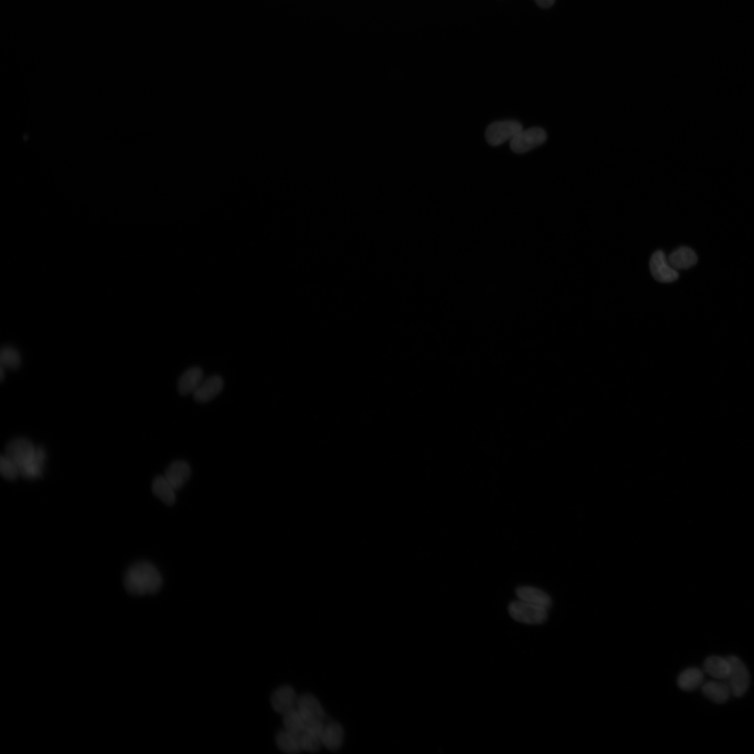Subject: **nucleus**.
<instances>
[{
	"label": "nucleus",
	"instance_id": "1",
	"mask_svg": "<svg viewBox=\"0 0 754 754\" xmlns=\"http://www.w3.org/2000/svg\"><path fill=\"white\" fill-rule=\"evenodd\" d=\"M124 584L132 595L142 596L157 592L163 579L157 568L147 561H140L128 568L125 573Z\"/></svg>",
	"mask_w": 754,
	"mask_h": 754
},
{
	"label": "nucleus",
	"instance_id": "2",
	"mask_svg": "<svg viewBox=\"0 0 754 754\" xmlns=\"http://www.w3.org/2000/svg\"><path fill=\"white\" fill-rule=\"evenodd\" d=\"M548 609L519 599L508 605V612L515 621L527 624H540L547 618Z\"/></svg>",
	"mask_w": 754,
	"mask_h": 754
},
{
	"label": "nucleus",
	"instance_id": "3",
	"mask_svg": "<svg viewBox=\"0 0 754 754\" xmlns=\"http://www.w3.org/2000/svg\"><path fill=\"white\" fill-rule=\"evenodd\" d=\"M36 448L28 439L18 438L11 441L7 445L6 455L17 466L20 474L36 457Z\"/></svg>",
	"mask_w": 754,
	"mask_h": 754
},
{
	"label": "nucleus",
	"instance_id": "4",
	"mask_svg": "<svg viewBox=\"0 0 754 754\" xmlns=\"http://www.w3.org/2000/svg\"><path fill=\"white\" fill-rule=\"evenodd\" d=\"M731 670L727 683L731 691V694L735 697L742 696L748 690L750 683V675L744 663L737 656H730L727 657Z\"/></svg>",
	"mask_w": 754,
	"mask_h": 754
},
{
	"label": "nucleus",
	"instance_id": "5",
	"mask_svg": "<svg viewBox=\"0 0 754 754\" xmlns=\"http://www.w3.org/2000/svg\"><path fill=\"white\" fill-rule=\"evenodd\" d=\"M522 130V126L517 121H495L487 128L485 138L489 145L497 146L508 140H512Z\"/></svg>",
	"mask_w": 754,
	"mask_h": 754
},
{
	"label": "nucleus",
	"instance_id": "6",
	"mask_svg": "<svg viewBox=\"0 0 754 754\" xmlns=\"http://www.w3.org/2000/svg\"><path fill=\"white\" fill-rule=\"evenodd\" d=\"M547 139L545 131L539 127L520 131L510 140L511 149L518 154L526 152L542 144Z\"/></svg>",
	"mask_w": 754,
	"mask_h": 754
},
{
	"label": "nucleus",
	"instance_id": "7",
	"mask_svg": "<svg viewBox=\"0 0 754 754\" xmlns=\"http://www.w3.org/2000/svg\"><path fill=\"white\" fill-rule=\"evenodd\" d=\"M295 707L303 717L306 725L323 722L324 709L313 695L306 693L297 697Z\"/></svg>",
	"mask_w": 754,
	"mask_h": 754
},
{
	"label": "nucleus",
	"instance_id": "8",
	"mask_svg": "<svg viewBox=\"0 0 754 754\" xmlns=\"http://www.w3.org/2000/svg\"><path fill=\"white\" fill-rule=\"evenodd\" d=\"M649 267L651 275L658 281L670 283L679 277L677 269L673 268L663 251H656L651 257Z\"/></svg>",
	"mask_w": 754,
	"mask_h": 754
},
{
	"label": "nucleus",
	"instance_id": "9",
	"mask_svg": "<svg viewBox=\"0 0 754 754\" xmlns=\"http://www.w3.org/2000/svg\"><path fill=\"white\" fill-rule=\"evenodd\" d=\"M223 387L222 378L219 375H213L203 380L192 394L197 402L205 403L216 397Z\"/></svg>",
	"mask_w": 754,
	"mask_h": 754
},
{
	"label": "nucleus",
	"instance_id": "10",
	"mask_svg": "<svg viewBox=\"0 0 754 754\" xmlns=\"http://www.w3.org/2000/svg\"><path fill=\"white\" fill-rule=\"evenodd\" d=\"M297 699L294 689L289 686H283L273 693L271 704L274 710L282 715L296 707Z\"/></svg>",
	"mask_w": 754,
	"mask_h": 754
},
{
	"label": "nucleus",
	"instance_id": "11",
	"mask_svg": "<svg viewBox=\"0 0 754 754\" xmlns=\"http://www.w3.org/2000/svg\"><path fill=\"white\" fill-rule=\"evenodd\" d=\"M324 726L323 722L306 725L305 730L301 734L302 751L315 753L321 748L323 746L322 734Z\"/></svg>",
	"mask_w": 754,
	"mask_h": 754
},
{
	"label": "nucleus",
	"instance_id": "12",
	"mask_svg": "<svg viewBox=\"0 0 754 754\" xmlns=\"http://www.w3.org/2000/svg\"><path fill=\"white\" fill-rule=\"evenodd\" d=\"M191 475L188 464L183 460H177L171 463L165 472V478L175 489L181 488L188 480Z\"/></svg>",
	"mask_w": 754,
	"mask_h": 754
},
{
	"label": "nucleus",
	"instance_id": "13",
	"mask_svg": "<svg viewBox=\"0 0 754 754\" xmlns=\"http://www.w3.org/2000/svg\"><path fill=\"white\" fill-rule=\"evenodd\" d=\"M703 670L714 679L725 680L730 674L731 665L727 658L711 656L705 659Z\"/></svg>",
	"mask_w": 754,
	"mask_h": 754
},
{
	"label": "nucleus",
	"instance_id": "14",
	"mask_svg": "<svg viewBox=\"0 0 754 754\" xmlns=\"http://www.w3.org/2000/svg\"><path fill=\"white\" fill-rule=\"evenodd\" d=\"M202 380V369L198 367H191L179 377L177 383L178 391L182 395L193 394Z\"/></svg>",
	"mask_w": 754,
	"mask_h": 754
},
{
	"label": "nucleus",
	"instance_id": "15",
	"mask_svg": "<svg viewBox=\"0 0 754 754\" xmlns=\"http://www.w3.org/2000/svg\"><path fill=\"white\" fill-rule=\"evenodd\" d=\"M521 600L549 609L552 605L550 596L542 590L531 586H521L516 589Z\"/></svg>",
	"mask_w": 754,
	"mask_h": 754
},
{
	"label": "nucleus",
	"instance_id": "16",
	"mask_svg": "<svg viewBox=\"0 0 754 754\" xmlns=\"http://www.w3.org/2000/svg\"><path fill=\"white\" fill-rule=\"evenodd\" d=\"M344 731L342 726L335 722L325 725L322 734L323 745L327 749L335 751L339 750L343 744Z\"/></svg>",
	"mask_w": 754,
	"mask_h": 754
},
{
	"label": "nucleus",
	"instance_id": "17",
	"mask_svg": "<svg viewBox=\"0 0 754 754\" xmlns=\"http://www.w3.org/2000/svg\"><path fill=\"white\" fill-rule=\"evenodd\" d=\"M667 260L675 269H684L695 265L697 262V257L690 248L681 246L672 252Z\"/></svg>",
	"mask_w": 754,
	"mask_h": 754
},
{
	"label": "nucleus",
	"instance_id": "18",
	"mask_svg": "<svg viewBox=\"0 0 754 754\" xmlns=\"http://www.w3.org/2000/svg\"><path fill=\"white\" fill-rule=\"evenodd\" d=\"M702 690L707 697L718 704L725 702L732 695L728 684L719 681L703 683Z\"/></svg>",
	"mask_w": 754,
	"mask_h": 754
},
{
	"label": "nucleus",
	"instance_id": "19",
	"mask_svg": "<svg viewBox=\"0 0 754 754\" xmlns=\"http://www.w3.org/2000/svg\"><path fill=\"white\" fill-rule=\"evenodd\" d=\"M278 748L286 753H298L302 751L301 734L291 732L286 729L279 731L276 736Z\"/></svg>",
	"mask_w": 754,
	"mask_h": 754
},
{
	"label": "nucleus",
	"instance_id": "20",
	"mask_svg": "<svg viewBox=\"0 0 754 754\" xmlns=\"http://www.w3.org/2000/svg\"><path fill=\"white\" fill-rule=\"evenodd\" d=\"M704 682V673L697 667H690L683 670L677 678L678 686L683 690L691 691L702 686Z\"/></svg>",
	"mask_w": 754,
	"mask_h": 754
},
{
	"label": "nucleus",
	"instance_id": "21",
	"mask_svg": "<svg viewBox=\"0 0 754 754\" xmlns=\"http://www.w3.org/2000/svg\"><path fill=\"white\" fill-rule=\"evenodd\" d=\"M151 488L154 494L164 503L172 505L175 502V489L164 475L156 477L152 482Z\"/></svg>",
	"mask_w": 754,
	"mask_h": 754
},
{
	"label": "nucleus",
	"instance_id": "22",
	"mask_svg": "<svg viewBox=\"0 0 754 754\" xmlns=\"http://www.w3.org/2000/svg\"><path fill=\"white\" fill-rule=\"evenodd\" d=\"M282 716L284 729L299 734H302L305 730L306 722L296 707L286 711Z\"/></svg>",
	"mask_w": 754,
	"mask_h": 754
},
{
	"label": "nucleus",
	"instance_id": "23",
	"mask_svg": "<svg viewBox=\"0 0 754 754\" xmlns=\"http://www.w3.org/2000/svg\"><path fill=\"white\" fill-rule=\"evenodd\" d=\"M0 360L1 365L6 368L15 369L21 363V357L15 348L6 346L1 351Z\"/></svg>",
	"mask_w": 754,
	"mask_h": 754
},
{
	"label": "nucleus",
	"instance_id": "24",
	"mask_svg": "<svg viewBox=\"0 0 754 754\" xmlns=\"http://www.w3.org/2000/svg\"><path fill=\"white\" fill-rule=\"evenodd\" d=\"M0 472L4 478L10 480L15 479L20 475L17 465L6 455L1 457Z\"/></svg>",
	"mask_w": 754,
	"mask_h": 754
},
{
	"label": "nucleus",
	"instance_id": "25",
	"mask_svg": "<svg viewBox=\"0 0 754 754\" xmlns=\"http://www.w3.org/2000/svg\"><path fill=\"white\" fill-rule=\"evenodd\" d=\"M538 6L542 8H548L551 7L555 0H534Z\"/></svg>",
	"mask_w": 754,
	"mask_h": 754
}]
</instances>
